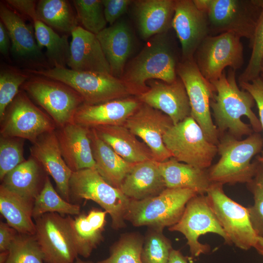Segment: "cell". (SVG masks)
Here are the masks:
<instances>
[{
    "mask_svg": "<svg viewBox=\"0 0 263 263\" xmlns=\"http://www.w3.org/2000/svg\"><path fill=\"white\" fill-rule=\"evenodd\" d=\"M235 72L231 69L227 76L224 72L219 78L210 81L215 91L210 106L220 137L227 133L241 139L254 132L260 133L262 128L252 110L254 99L249 92L238 87Z\"/></svg>",
    "mask_w": 263,
    "mask_h": 263,
    "instance_id": "6da1fadb",
    "label": "cell"
},
{
    "mask_svg": "<svg viewBox=\"0 0 263 263\" xmlns=\"http://www.w3.org/2000/svg\"><path fill=\"white\" fill-rule=\"evenodd\" d=\"M167 33L153 36L125 69L121 79L137 95L147 91V82L172 83L177 79L176 57Z\"/></svg>",
    "mask_w": 263,
    "mask_h": 263,
    "instance_id": "7a4b0ae2",
    "label": "cell"
},
{
    "mask_svg": "<svg viewBox=\"0 0 263 263\" xmlns=\"http://www.w3.org/2000/svg\"><path fill=\"white\" fill-rule=\"evenodd\" d=\"M217 147L220 159L207 169L210 182L223 185L250 182L256 169L252 159L263 150L260 133L254 132L244 139L225 133L220 137Z\"/></svg>",
    "mask_w": 263,
    "mask_h": 263,
    "instance_id": "3957f363",
    "label": "cell"
},
{
    "mask_svg": "<svg viewBox=\"0 0 263 263\" xmlns=\"http://www.w3.org/2000/svg\"><path fill=\"white\" fill-rule=\"evenodd\" d=\"M25 72L67 84L75 90L87 104H101L132 95L121 78L110 73L77 71L67 68L26 69Z\"/></svg>",
    "mask_w": 263,
    "mask_h": 263,
    "instance_id": "277c9868",
    "label": "cell"
},
{
    "mask_svg": "<svg viewBox=\"0 0 263 263\" xmlns=\"http://www.w3.org/2000/svg\"><path fill=\"white\" fill-rule=\"evenodd\" d=\"M197 194L189 189L166 188L152 197L131 200L125 220L135 226L163 230L179 222L188 202Z\"/></svg>",
    "mask_w": 263,
    "mask_h": 263,
    "instance_id": "5b68a950",
    "label": "cell"
},
{
    "mask_svg": "<svg viewBox=\"0 0 263 263\" xmlns=\"http://www.w3.org/2000/svg\"><path fill=\"white\" fill-rule=\"evenodd\" d=\"M69 187L71 197L92 200L106 211L111 217L113 229L125 226L131 199L119 188L107 183L95 169L73 172Z\"/></svg>",
    "mask_w": 263,
    "mask_h": 263,
    "instance_id": "8992f818",
    "label": "cell"
},
{
    "mask_svg": "<svg viewBox=\"0 0 263 263\" xmlns=\"http://www.w3.org/2000/svg\"><path fill=\"white\" fill-rule=\"evenodd\" d=\"M163 141L172 157L201 169H208L217 153V145L207 139L191 116L171 126Z\"/></svg>",
    "mask_w": 263,
    "mask_h": 263,
    "instance_id": "52a82bcc",
    "label": "cell"
},
{
    "mask_svg": "<svg viewBox=\"0 0 263 263\" xmlns=\"http://www.w3.org/2000/svg\"><path fill=\"white\" fill-rule=\"evenodd\" d=\"M21 88L46 111L58 128L73 122L76 110L84 103L70 86L40 75H31Z\"/></svg>",
    "mask_w": 263,
    "mask_h": 263,
    "instance_id": "ba28073f",
    "label": "cell"
},
{
    "mask_svg": "<svg viewBox=\"0 0 263 263\" xmlns=\"http://www.w3.org/2000/svg\"><path fill=\"white\" fill-rule=\"evenodd\" d=\"M206 195L208 203L231 244L243 249L254 247L258 236L250 220L247 207L227 196L223 185L212 183Z\"/></svg>",
    "mask_w": 263,
    "mask_h": 263,
    "instance_id": "9c48e42d",
    "label": "cell"
},
{
    "mask_svg": "<svg viewBox=\"0 0 263 263\" xmlns=\"http://www.w3.org/2000/svg\"><path fill=\"white\" fill-rule=\"evenodd\" d=\"M263 9V0H209V30L232 32L251 41Z\"/></svg>",
    "mask_w": 263,
    "mask_h": 263,
    "instance_id": "30bf717a",
    "label": "cell"
},
{
    "mask_svg": "<svg viewBox=\"0 0 263 263\" xmlns=\"http://www.w3.org/2000/svg\"><path fill=\"white\" fill-rule=\"evenodd\" d=\"M176 71L187 91L190 116L200 126L207 139L217 145L220 136L212 120L210 106L215 92L214 86L202 75L194 59L182 60L177 65Z\"/></svg>",
    "mask_w": 263,
    "mask_h": 263,
    "instance_id": "8fae6325",
    "label": "cell"
},
{
    "mask_svg": "<svg viewBox=\"0 0 263 263\" xmlns=\"http://www.w3.org/2000/svg\"><path fill=\"white\" fill-rule=\"evenodd\" d=\"M169 230L184 235L193 257L206 254L210 249L208 245L199 242V238L202 235L215 233L221 236L226 244H232L205 194H197L193 197L188 202L179 222L169 227Z\"/></svg>",
    "mask_w": 263,
    "mask_h": 263,
    "instance_id": "7c38bea8",
    "label": "cell"
},
{
    "mask_svg": "<svg viewBox=\"0 0 263 263\" xmlns=\"http://www.w3.org/2000/svg\"><path fill=\"white\" fill-rule=\"evenodd\" d=\"M241 37L232 32L207 36L196 54V65L202 75L209 81L219 78L226 67L236 71L244 63Z\"/></svg>",
    "mask_w": 263,
    "mask_h": 263,
    "instance_id": "4fadbf2b",
    "label": "cell"
},
{
    "mask_svg": "<svg viewBox=\"0 0 263 263\" xmlns=\"http://www.w3.org/2000/svg\"><path fill=\"white\" fill-rule=\"evenodd\" d=\"M0 122V135L27 139L32 144L41 135L55 131L57 127L52 118L21 91L7 107Z\"/></svg>",
    "mask_w": 263,
    "mask_h": 263,
    "instance_id": "5bb4252c",
    "label": "cell"
},
{
    "mask_svg": "<svg viewBox=\"0 0 263 263\" xmlns=\"http://www.w3.org/2000/svg\"><path fill=\"white\" fill-rule=\"evenodd\" d=\"M35 236L45 263H74L78 257L70 223L57 213H45L35 220Z\"/></svg>",
    "mask_w": 263,
    "mask_h": 263,
    "instance_id": "9a60e30c",
    "label": "cell"
},
{
    "mask_svg": "<svg viewBox=\"0 0 263 263\" xmlns=\"http://www.w3.org/2000/svg\"><path fill=\"white\" fill-rule=\"evenodd\" d=\"M0 18L10 36L14 56L33 70L51 68L38 45L33 26L26 23L21 16L5 2H0Z\"/></svg>",
    "mask_w": 263,
    "mask_h": 263,
    "instance_id": "2e32d148",
    "label": "cell"
},
{
    "mask_svg": "<svg viewBox=\"0 0 263 263\" xmlns=\"http://www.w3.org/2000/svg\"><path fill=\"white\" fill-rule=\"evenodd\" d=\"M173 125L167 114L141 102L124 125L143 140L150 150L154 160L162 162L172 157L164 144L163 136Z\"/></svg>",
    "mask_w": 263,
    "mask_h": 263,
    "instance_id": "e0dca14e",
    "label": "cell"
},
{
    "mask_svg": "<svg viewBox=\"0 0 263 263\" xmlns=\"http://www.w3.org/2000/svg\"><path fill=\"white\" fill-rule=\"evenodd\" d=\"M171 26L181 43L183 60L194 59L196 50L210 31L207 14L192 0H175Z\"/></svg>",
    "mask_w": 263,
    "mask_h": 263,
    "instance_id": "ac0fdd59",
    "label": "cell"
},
{
    "mask_svg": "<svg viewBox=\"0 0 263 263\" xmlns=\"http://www.w3.org/2000/svg\"><path fill=\"white\" fill-rule=\"evenodd\" d=\"M149 82L148 89L136 95L140 102L167 114L173 125L190 116L188 97L179 77L170 83L158 80Z\"/></svg>",
    "mask_w": 263,
    "mask_h": 263,
    "instance_id": "d6986e66",
    "label": "cell"
},
{
    "mask_svg": "<svg viewBox=\"0 0 263 263\" xmlns=\"http://www.w3.org/2000/svg\"><path fill=\"white\" fill-rule=\"evenodd\" d=\"M30 150L31 157L53 178L61 197L70 202L69 182L73 171L62 156L56 130L41 135Z\"/></svg>",
    "mask_w": 263,
    "mask_h": 263,
    "instance_id": "ffe728a7",
    "label": "cell"
},
{
    "mask_svg": "<svg viewBox=\"0 0 263 263\" xmlns=\"http://www.w3.org/2000/svg\"><path fill=\"white\" fill-rule=\"evenodd\" d=\"M140 104L137 97L130 96L95 105L84 103L76 110L73 122L89 129L124 125Z\"/></svg>",
    "mask_w": 263,
    "mask_h": 263,
    "instance_id": "44dd1931",
    "label": "cell"
},
{
    "mask_svg": "<svg viewBox=\"0 0 263 263\" xmlns=\"http://www.w3.org/2000/svg\"><path fill=\"white\" fill-rule=\"evenodd\" d=\"M67 66L77 71L110 73L111 69L95 35L77 26L71 33Z\"/></svg>",
    "mask_w": 263,
    "mask_h": 263,
    "instance_id": "7402d4cb",
    "label": "cell"
},
{
    "mask_svg": "<svg viewBox=\"0 0 263 263\" xmlns=\"http://www.w3.org/2000/svg\"><path fill=\"white\" fill-rule=\"evenodd\" d=\"M90 129L74 122L56 130L62 156L73 172L95 169Z\"/></svg>",
    "mask_w": 263,
    "mask_h": 263,
    "instance_id": "603a6c76",
    "label": "cell"
},
{
    "mask_svg": "<svg viewBox=\"0 0 263 263\" xmlns=\"http://www.w3.org/2000/svg\"><path fill=\"white\" fill-rule=\"evenodd\" d=\"M109 64L111 74L121 78L132 54L133 38L129 25L117 20L96 35Z\"/></svg>",
    "mask_w": 263,
    "mask_h": 263,
    "instance_id": "cb8c5ba5",
    "label": "cell"
},
{
    "mask_svg": "<svg viewBox=\"0 0 263 263\" xmlns=\"http://www.w3.org/2000/svg\"><path fill=\"white\" fill-rule=\"evenodd\" d=\"M133 3L137 29L142 38L167 33L172 27L175 0H139Z\"/></svg>",
    "mask_w": 263,
    "mask_h": 263,
    "instance_id": "d4e9b609",
    "label": "cell"
},
{
    "mask_svg": "<svg viewBox=\"0 0 263 263\" xmlns=\"http://www.w3.org/2000/svg\"><path fill=\"white\" fill-rule=\"evenodd\" d=\"M165 188L159 162L154 159L135 164L120 187L129 199L137 201L156 196Z\"/></svg>",
    "mask_w": 263,
    "mask_h": 263,
    "instance_id": "484cf974",
    "label": "cell"
},
{
    "mask_svg": "<svg viewBox=\"0 0 263 263\" xmlns=\"http://www.w3.org/2000/svg\"><path fill=\"white\" fill-rule=\"evenodd\" d=\"M93 129L102 140L129 163L135 164L153 159L147 145L139 141L124 125L100 126Z\"/></svg>",
    "mask_w": 263,
    "mask_h": 263,
    "instance_id": "4316f807",
    "label": "cell"
},
{
    "mask_svg": "<svg viewBox=\"0 0 263 263\" xmlns=\"http://www.w3.org/2000/svg\"><path fill=\"white\" fill-rule=\"evenodd\" d=\"M159 167L166 188H187L204 195L212 183L207 169L179 162L173 157L159 162Z\"/></svg>",
    "mask_w": 263,
    "mask_h": 263,
    "instance_id": "83f0119b",
    "label": "cell"
},
{
    "mask_svg": "<svg viewBox=\"0 0 263 263\" xmlns=\"http://www.w3.org/2000/svg\"><path fill=\"white\" fill-rule=\"evenodd\" d=\"M90 138L95 169L109 184L120 189L127 175L134 164L125 160L90 129Z\"/></svg>",
    "mask_w": 263,
    "mask_h": 263,
    "instance_id": "f1b7e54d",
    "label": "cell"
},
{
    "mask_svg": "<svg viewBox=\"0 0 263 263\" xmlns=\"http://www.w3.org/2000/svg\"><path fill=\"white\" fill-rule=\"evenodd\" d=\"M107 212L97 209L88 214H80L74 219L69 216L70 223L78 255L88 258L103 240L102 232Z\"/></svg>",
    "mask_w": 263,
    "mask_h": 263,
    "instance_id": "f546056e",
    "label": "cell"
},
{
    "mask_svg": "<svg viewBox=\"0 0 263 263\" xmlns=\"http://www.w3.org/2000/svg\"><path fill=\"white\" fill-rule=\"evenodd\" d=\"M43 169L32 157L26 160L8 173L2 185L19 195L35 202L44 186L47 175Z\"/></svg>",
    "mask_w": 263,
    "mask_h": 263,
    "instance_id": "4dcf8cb0",
    "label": "cell"
},
{
    "mask_svg": "<svg viewBox=\"0 0 263 263\" xmlns=\"http://www.w3.org/2000/svg\"><path fill=\"white\" fill-rule=\"evenodd\" d=\"M34 202L26 199L0 186V212L6 223L18 233L30 235L36 233L32 218Z\"/></svg>",
    "mask_w": 263,
    "mask_h": 263,
    "instance_id": "1f68e13d",
    "label": "cell"
},
{
    "mask_svg": "<svg viewBox=\"0 0 263 263\" xmlns=\"http://www.w3.org/2000/svg\"><path fill=\"white\" fill-rule=\"evenodd\" d=\"M33 23L38 45L41 49H46V56L49 65L52 68H66L70 45L68 35L60 36L39 19Z\"/></svg>",
    "mask_w": 263,
    "mask_h": 263,
    "instance_id": "d6a6232c",
    "label": "cell"
},
{
    "mask_svg": "<svg viewBox=\"0 0 263 263\" xmlns=\"http://www.w3.org/2000/svg\"><path fill=\"white\" fill-rule=\"evenodd\" d=\"M37 13L39 20L55 30L71 34L78 25L76 14L66 0H40Z\"/></svg>",
    "mask_w": 263,
    "mask_h": 263,
    "instance_id": "836d02e7",
    "label": "cell"
},
{
    "mask_svg": "<svg viewBox=\"0 0 263 263\" xmlns=\"http://www.w3.org/2000/svg\"><path fill=\"white\" fill-rule=\"evenodd\" d=\"M47 213L72 215L80 214L79 206L71 203L61 197L55 189L48 175L43 188L35 200L33 218L35 220Z\"/></svg>",
    "mask_w": 263,
    "mask_h": 263,
    "instance_id": "e575fe53",
    "label": "cell"
},
{
    "mask_svg": "<svg viewBox=\"0 0 263 263\" xmlns=\"http://www.w3.org/2000/svg\"><path fill=\"white\" fill-rule=\"evenodd\" d=\"M144 241L139 233L124 234L112 246L109 257L97 263H143Z\"/></svg>",
    "mask_w": 263,
    "mask_h": 263,
    "instance_id": "d590c367",
    "label": "cell"
},
{
    "mask_svg": "<svg viewBox=\"0 0 263 263\" xmlns=\"http://www.w3.org/2000/svg\"><path fill=\"white\" fill-rule=\"evenodd\" d=\"M72 2L78 22L84 29L96 35L107 27L102 0H74Z\"/></svg>",
    "mask_w": 263,
    "mask_h": 263,
    "instance_id": "8d00e7d4",
    "label": "cell"
},
{
    "mask_svg": "<svg viewBox=\"0 0 263 263\" xmlns=\"http://www.w3.org/2000/svg\"><path fill=\"white\" fill-rule=\"evenodd\" d=\"M162 229L149 227L141 253L143 263H168L172 247Z\"/></svg>",
    "mask_w": 263,
    "mask_h": 263,
    "instance_id": "74e56055",
    "label": "cell"
},
{
    "mask_svg": "<svg viewBox=\"0 0 263 263\" xmlns=\"http://www.w3.org/2000/svg\"><path fill=\"white\" fill-rule=\"evenodd\" d=\"M5 263H44L35 235L18 233L9 249Z\"/></svg>",
    "mask_w": 263,
    "mask_h": 263,
    "instance_id": "f35d334b",
    "label": "cell"
},
{
    "mask_svg": "<svg viewBox=\"0 0 263 263\" xmlns=\"http://www.w3.org/2000/svg\"><path fill=\"white\" fill-rule=\"evenodd\" d=\"M27 72L11 67L1 68L0 73V119H3L6 110L19 93V88L31 76Z\"/></svg>",
    "mask_w": 263,
    "mask_h": 263,
    "instance_id": "ab89813d",
    "label": "cell"
},
{
    "mask_svg": "<svg viewBox=\"0 0 263 263\" xmlns=\"http://www.w3.org/2000/svg\"><path fill=\"white\" fill-rule=\"evenodd\" d=\"M254 175L246 184L254 198V204L247 207L252 226L258 237L263 238V164L257 158Z\"/></svg>",
    "mask_w": 263,
    "mask_h": 263,
    "instance_id": "60d3db41",
    "label": "cell"
},
{
    "mask_svg": "<svg viewBox=\"0 0 263 263\" xmlns=\"http://www.w3.org/2000/svg\"><path fill=\"white\" fill-rule=\"evenodd\" d=\"M23 139L0 135V179L26 160L23 156Z\"/></svg>",
    "mask_w": 263,
    "mask_h": 263,
    "instance_id": "b9f144b4",
    "label": "cell"
},
{
    "mask_svg": "<svg viewBox=\"0 0 263 263\" xmlns=\"http://www.w3.org/2000/svg\"><path fill=\"white\" fill-rule=\"evenodd\" d=\"M252 52L248 63L240 75L239 82H250L260 76L263 58V9L250 41Z\"/></svg>",
    "mask_w": 263,
    "mask_h": 263,
    "instance_id": "7bdbcfd3",
    "label": "cell"
},
{
    "mask_svg": "<svg viewBox=\"0 0 263 263\" xmlns=\"http://www.w3.org/2000/svg\"><path fill=\"white\" fill-rule=\"evenodd\" d=\"M133 1L131 0H102L106 20L110 25L113 24L128 10Z\"/></svg>",
    "mask_w": 263,
    "mask_h": 263,
    "instance_id": "ee69618b",
    "label": "cell"
},
{
    "mask_svg": "<svg viewBox=\"0 0 263 263\" xmlns=\"http://www.w3.org/2000/svg\"><path fill=\"white\" fill-rule=\"evenodd\" d=\"M239 84L242 89L249 92L254 98L263 132V79L259 76L250 82H239ZM260 155L263 157V150Z\"/></svg>",
    "mask_w": 263,
    "mask_h": 263,
    "instance_id": "f6af8a7d",
    "label": "cell"
},
{
    "mask_svg": "<svg viewBox=\"0 0 263 263\" xmlns=\"http://www.w3.org/2000/svg\"><path fill=\"white\" fill-rule=\"evenodd\" d=\"M36 0H7L5 2L11 8L28 18L32 22L39 19L37 13Z\"/></svg>",
    "mask_w": 263,
    "mask_h": 263,
    "instance_id": "bcb514c9",
    "label": "cell"
},
{
    "mask_svg": "<svg viewBox=\"0 0 263 263\" xmlns=\"http://www.w3.org/2000/svg\"><path fill=\"white\" fill-rule=\"evenodd\" d=\"M18 231L7 223H0V252L9 251Z\"/></svg>",
    "mask_w": 263,
    "mask_h": 263,
    "instance_id": "7dc6e473",
    "label": "cell"
},
{
    "mask_svg": "<svg viewBox=\"0 0 263 263\" xmlns=\"http://www.w3.org/2000/svg\"><path fill=\"white\" fill-rule=\"evenodd\" d=\"M11 39L8 32L3 23L0 21V52L4 56L9 54Z\"/></svg>",
    "mask_w": 263,
    "mask_h": 263,
    "instance_id": "c3c4849f",
    "label": "cell"
},
{
    "mask_svg": "<svg viewBox=\"0 0 263 263\" xmlns=\"http://www.w3.org/2000/svg\"><path fill=\"white\" fill-rule=\"evenodd\" d=\"M168 263H188L179 250L172 249L170 253Z\"/></svg>",
    "mask_w": 263,
    "mask_h": 263,
    "instance_id": "681fc988",
    "label": "cell"
},
{
    "mask_svg": "<svg viewBox=\"0 0 263 263\" xmlns=\"http://www.w3.org/2000/svg\"><path fill=\"white\" fill-rule=\"evenodd\" d=\"M259 254L263 256V238L258 237L257 244L254 247Z\"/></svg>",
    "mask_w": 263,
    "mask_h": 263,
    "instance_id": "f907efd6",
    "label": "cell"
},
{
    "mask_svg": "<svg viewBox=\"0 0 263 263\" xmlns=\"http://www.w3.org/2000/svg\"><path fill=\"white\" fill-rule=\"evenodd\" d=\"M9 256V251L0 252V263H5Z\"/></svg>",
    "mask_w": 263,
    "mask_h": 263,
    "instance_id": "816d5d0a",
    "label": "cell"
},
{
    "mask_svg": "<svg viewBox=\"0 0 263 263\" xmlns=\"http://www.w3.org/2000/svg\"><path fill=\"white\" fill-rule=\"evenodd\" d=\"M74 263H93L91 262L84 261L79 258H77Z\"/></svg>",
    "mask_w": 263,
    "mask_h": 263,
    "instance_id": "f5cc1de1",
    "label": "cell"
},
{
    "mask_svg": "<svg viewBox=\"0 0 263 263\" xmlns=\"http://www.w3.org/2000/svg\"><path fill=\"white\" fill-rule=\"evenodd\" d=\"M262 75V78L263 79V58L262 59L261 66H260V75Z\"/></svg>",
    "mask_w": 263,
    "mask_h": 263,
    "instance_id": "db71d44e",
    "label": "cell"
},
{
    "mask_svg": "<svg viewBox=\"0 0 263 263\" xmlns=\"http://www.w3.org/2000/svg\"><path fill=\"white\" fill-rule=\"evenodd\" d=\"M256 158L260 162L263 164V157L261 156L260 155H258Z\"/></svg>",
    "mask_w": 263,
    "mask_h": 263,
    "instance_id": "11a10c76",
    "label": "cell"
}]
</instances>
